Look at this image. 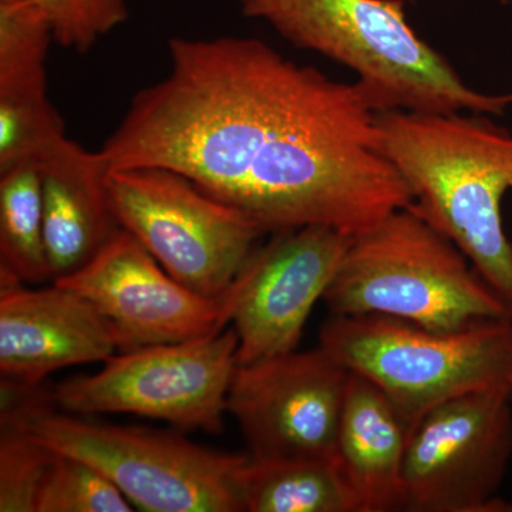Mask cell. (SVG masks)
I'll return each mask as SVG.
<instances>
[{"instance_id":"obj_1","label":"cell","mask_w":512,"mask_h":512,"mask_svg":"<svg viewBox=\"0 0 512 512\" xmlns=\"http://www.w3.org/2000/svg\"><path fill=\"white\" fill-rule=\"evenodd\" d=\"M170 72L140 90L100 148L109 170L168 168L268 232L356 235L413 204L383 156L375 104L254 37H173Z\"/></svg>"},{"instance_id":"obj_2","label":"cell","mask_w":512,"mask_h":512,"mask_svg":"<svg viewBox=\"0 0 512 512\" xmlns=\"http://www.w3.org/2000/svg\"><path fill=\"white\" fill-rule=\"evenodd\" d=\"M463 113L379 111V146L412 190L410 208L512 309V244L501 214L512 188V134L485 114Z\"/></svg>"},{"instance_id":"obj_3","label":"cell","mask_w":512,"mask_h":512,"mask_svg":"<svg viewBox=\"0 0 512 512\" xmlns=\"http://www.w3.org/2000/svg\"><path fill=\"white\" fill-rule=\"evenodd\" d=\"M247 18L269 23L301 49L349 67L377 111L503 116L512 93L467 86L412 29L403 0H241Z\"/></svg>"},{"instance_id":"obj_4","label":"cell","mask_w":512,"mask_h":512,"mask_svg":"<svg viewBox=\"0 0 512 512\" xmlns=\"http://www.w3.org/2000/svg\"><path fill=\"white\" fill-rule=\"evenodd\" d=\"M323 302L332 315H383L434 330L512 318L456 244L412 208L350 239Z\"/></svg>"},{"instance_id":"obj_5","label":"cell","mask_w":512,"mask_h":512,"mask_svg":"<svg viewBox=\"0 0 512 512\" xmlns=\"http://www.w3.org/2000/svg\"><path fill=\"white\" fill-rule=\"evenodd\" d=\"M319 346L377 387L410 429L447 400L512 379V318L434 330L383 315H332Z\"/></svg>"},{"instance_id":"obj_6","label":"cell","mask_w":512,"mask_h":512,"mask_svg":"<svg viewBox=\"0 0 512 512\" xmlns=\"http://www.w3.org/2000/svg\"><path fill=\"white\" fill-rule=\"evenodd\" d=\"M47 402L0 419L50 450L97 468L148 512H241L239 478L249 454L221 453L164 431L99 423Z\"/></svg>"},{"instance_id":"obj_7","label":"cell","mask_w":512,"mask_h":512,"mask_svg":"<svg viewBox=\"0 0 512 512\" xmlns=\"http://www.w3.org/2000/svg\"><path fill=\"white\" fill-rule=\"evenodd\" d=\"M107 187L121 228L174 279L210 298L231 289L266 234L247 214L168 168H114Z\"/></svg>"},{"instance_id":"obj_8","label":"cell","mask_w":512,"mask_h":512,"mask_svg":"<svg viewBox=\"0 0 512 512\" xmlns=\"http://www.w3.org/2000/svg\"><path fill=\"white\" fill-rule=\"evenodd\" d=\"M234 328L205 338L120 352L94 375L52 390L62 412L77 416L127 413L167 421L181 430L221 433L238 363Z\"/></svg>"},{"instance_id":"obj_9","label":"cell","mask_w":512,"mask_h":512,"mask_svg":"<svg viewBox=\"0 0 512 512\" xmlns=\"http://www.w3.org/2000/svg\"><path fill=\"white\" fill-rule=\"evenodd\" d=\"M512 458V379L447 400L410 429L403 511L511 512L498 495Z\"/></svg>"},{"instance_id":"obj_10","label":"cell","mask_w":512,"mask_h":512,"mask_svg":"<svg viewBox=\"0 0 512 512\" xmlns=\"http://www.w3.org/2000/svg\"><path fill=\"white\" fill-rule=\"evenodd\" d=\"M350 370L320 346L238 365L227 412L252 458H332Z\"/></svg>"},{"instance_id":"obj_11","label":"cell","mask_w":512,"mask_h":512,"mask_svg":"<svg viewBox=\"0 0 512 512\" xmlns=\"http://www.w3.org/2000/svg\"><path fill=\"white\" fill-rule=\"evenodd\" d=\"M55 282L82 293L103 313L116 332L119 352L221 332L239 295L237 282L220 298L192 291L123 228L89 264Z\"/></svg>"},{"instance_id":"obj_12","label":"cell","mask_w":512,"mask_h":512,"mask_svg":"<svg viewBox=\"0 0 512 512\" xmlns=\"http://www.w3.org/2000/svg\"><path fill=\"white\" fill-rule=\"evenodd\" d=\"M352 235L308 225L275 232L259 245L237 279L232 313L238 363L256 362L298 349L316 303L323 301Z\"/></svg>"},{"instance_id":"obj_13","label":"cell","mask_w":512,"mask_h":512,"mask_svg":"<svg viewBox=\"0 0 512 512\" xmlns=\"http://www.w3.org/2000/svg\"><path fill=\"white\" fill-rule=\"evenodd\" d=\"M119 350L109 320L82 293L52 282L28 288L0 276V373L42 384L63 367L106 362Z\"/></svg>"},{"instance_id":"obj_14","label":"cell","mask_w":512,"mask_h":512,"mask_svg":"<svg viewBox=\"0 0 512 512\" xmlns=\"http://www.w3.org/2000/svg\"><path fill=\"white\" fill-rule=\"evenodd\" d=\"M106 160L66 136L40 158L43 221L52 282L66 278L120 231L107 187Z\"/></svg>"},{"instance_id":"obj_15","label":"cell","mask_w":512,"mask_h":512,"mask_svg":"<svg viewBox=\"0 0 512 512\" xmlns=\"http://www.w3.org/2000/svg\"><path fill=\"white\" fill-rule=\"evenodd\" d=\"M410 426L363 376L350 372L336 437L338 463L356 512L403 511L402 474Z\"/></svg>"},{"instance_id":"obj_16","label":"cell","mask_w":512,"mask_h":512,"mask_svg":"<svg viewBox=\"0 0 512 512\" xmlns=\"http://www.w3.org/2000/svg\"><path fill=\"white\" fill-rule=\"evenodd\" d=\"M247 512H356L332 458H252L239 478Z\"/></svg>"},{"instance_id":"obj_17","label":"cell","mask_w":512,"mask_h":512,"mask_svg":"<svg viewBox=\"0 0 512 512\" xmlns=\"http://www.w3.org/2000/svg\"><path fill=\"white\" fill-rule=\"evenodd\" d=\"M0 276L26 285L52 282L39 160L0 171Z\"/></svg>"},{"instance_id":"obj_18","label":"cell","mask_w":512,"mask_h":512,"mask_svg":"<svg viewBox=\"0 0 512 512\" xmlns=\"http://www.w3.org/2000/svg\"><path fill=\"white\" fill-rule=\"evenodd\" d=\"M52 42V26L36 0H0V97L47 92Z\"/></svg>"},{"instance_id":"obj_19","label":"cell","mask_w":512,"mask_h":512,"mask_svg":"<svg viewBox=\"0 0 512 512\" xmlns=\"http://www.w3.org/2000/svg\"><path fill=\"white\" fill-rule=\"evenodd\" d=\"M64 133L47 93L0 97V171L45 156Z\"/></svg>"},{"instance_id":"obj_20","label":"cell","mask_w":512,"mask_h":512,"mask_svg":"<svg viewBox=\"0 0 512 512\" xmlns=\"http://www.w3.org/2000/svg\"><path fill=\"white\" fill-rule=\"evenodd\" d=\"M134 505L86 461L56 453L36 512H130Z\"/></svg>"},{"instance_id":"obj_21","label":"cell","mask_w":512,"mask_h":512,"mask_svg":"<svg viewBox=\"0 0 512 512\" xmlns=\"http://www.w3.org/2000/svg\"><path fill=\"white\" fill-rule=\"evenodd\" d=\"M55 457L28 431L0 424V512H36Z\"/></svg>"},{"instance_id":"obj_22","label":"cell","mask_w":512,"mask_h":512,"mask_svg":"<svg viewBox=\"0 0 512 512\" xmlns=\"http://www.w3.org/2000/svg\"><path fill=\"white\" fill-rule=\"evenodd\" d=\"M64 49L87 53L128 18V0H36Z\"/></svg>"}]
</instances>
